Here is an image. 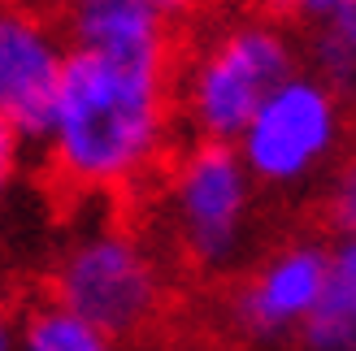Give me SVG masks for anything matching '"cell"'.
<instances>
[{"mask_svg": "<svg viewBox=\"0 0 356 351\" xmlns=\"http://www.w3.org/2000/svg\"><path fill=\"white\" fill-rule=\"evenodd\" d=\"M35 5H44V9H57V5H61V0H35Z\"/></svg>", "mask_w": 356, "mask_h": 351, "instance_id": "obj_18", "label": "cell"}, {"mask_svg": "<svg viewBox=\"0 0 356 351\" xmlns=\"http://www.w3.org/2000/svg\"><path fill=\"white\" fill-rule=\"evenodd\" d=\"M352 5V0H296V17H305V22H322V17H330L334 9H343Z\"/></svg>", "mask_w": 356, "mask_h": 351, "instance_id": "obj_15", "label": "cell"}, {"mask_svg": "<svg viewBox=\"0 0 356 351\" xmlns=\"http://www.w3.org/2000/svg\"><path fill=\"white\" fill-rule=\"evenodd\" d=\"M174 61L70 48L57 100L35 135L44 178L57 196L109 208L161 178L183 130Z\"/></svg>", "mask_w": 356, "mask_h": 351, "instance_id": "obj_1", "label": "cell"}, {"mask_svg": "<svg viewBox=\"0 0 356 351\" xmlns=\"http://www.w3.org/2000/svg\"><path fill=\"white\" fill-rule=\"evenodd\" d=\"M48 295L122 343L144 339L170 308V273L156 243L113 213L83 217L48 265Z\"/></svg>", "mask_w": 356, "mask_h": 351, "instance_id": "obj_4", "label": "cell"}, {"mask_svg": "<svg viewBox=\"0 0 356 351\" xmlns=\"http://www.w3.org/2000/svg\"><path fill=\"white\" fill-rule=\"evenodd\" d=\"M330 243L287 234L239 269L226 295V325L252 351H282L305 339L326 291Z\"/></svg>", "mask_w": 356, "mask_h": 351, "instance_id": "obj_6", "label": "cell"}, {"mask_svg": "<svg viewBox=\"0 0 356 351\" xmlns=\"http://www.w3.org/2000/svg\"><path fill=\"white\" fill-rule=\"evenodd\" d=\"M70 40L57 9L35 0H0V113L31 139L57 100Z\"/></svg>", "mask_w": 356, "mask_h": 351, "instance_id": "obj_7", "label": "cell"}, {"mask_svg": "<svg viewBox=\"0 0 356 351\" xmlns=\"http://www.w3.org/2000/svg\"><path fill=\"white\" fill-rule=\"evenodd\" d=\"M300 351H356V239L330 243L326 291L300 339Z\"/></svg>", "mask_w": 356, "mask_h": 351, "instance_id": "obj_9", "label": "cell"}, {"mask_svg": "<svg viewBox=\"0 0 356 351\" xmlns=\"http://www.w3.org/2000/svg\"><path fill=\"white\" fill-rule=\"evenodd\" d=\"M31 144L35 139L17 126V121H9L0 113V200H9L17 191V182H22L26 161H31Z\"/></svg>", "mask_w": 356, "mask_h": 351, "instance_id": "obj_13", "label": "cell"}, {"mask_svg": "<svg viewBox=\"0 0 356 351\" xmlns=\"http://www.w3.org/2000/svg\"><path fill=\"white\" fill-rule=\"evenodd\" d=\"M352 104L313 69L291 74L235 139L265 196H300L348 156Z\"/></svg>", "mask_w": 356, "mask_h": 351, "instance_id": "obj_5", "label": "cell"}, {"mask_svg": "<svg viewBox=\"0 0 356 351\" xmlns=\"http://www.w3.org/2000/svg\"><path fill=\"white\" fill-rule=\"evenodd\" d=\"M156 5H161L174 22L178 17H191V13H200V9H209V0H156Z\"/></svg>", "mask_w": 356, "mask_h": 351, "instance_id": "obj_16", "label": "cell"}, {"mask_svg": "<svg viewBox=\"0 0 356 351\" xmlns=\"http://www.w3.org/2000/svg\"><path fill=\"white\" fill-rule=\"evenodd\" d=\"M257 13H270V17H296V0H252Z\"/></svg>", "mask_w": 356, "mask_h": 351, "instance_id": "obj_17", "label": "cell"}, {"mask_svg": "<svg viewBox=\"0 0 356 351\" xmlns=\"http://www.w3.org/2000/svg\"><path fill=\"white\" fill-rule=\"evenodd\" d=\"M17 334H22V308L0 295V351H17Z\"/></svg>", "mask_w": 356, "mask_h": 351, "instance_id": "obj_14", "label": "cell"}, {"mask_svg": "<svg viewBox=\"0 0 356 351\" xmlns=\"http://www.w3.org/2000/svg\"><path fill=\"white\" fill-rule=\"evenodd\" d=\"M300 69L305 57L282 17L257 9L218 17L200 35H191V44L178 48V121L191 139L235 144L252 113Z\"/></svg>", "mask_w": 356, "mask_h": 351, "instance_id": "obj_2", "label": "cell"}, {"mask_svg": "<svg viewBox=\"0 0 356 351\" xmlns=\"http://www.w3.org/2000/svg\"><path fill=\"white\" fill-rule=\"evenodd\" d=\"M17 351H127V343L104 334L100 325L79 317L74 308L61 300H31L22 308V334H17Z\"/></svg>", "mask_w": 356, "mask_h": 351, "instance_id": "obj_10", "label": "cell"}, {"mask_svg": "<svg viewBox=\"0 0 356 351\" xmlns=\"http://www.w3.org/2000/svg\"><path fill=\"white\" fill-rule=\"evenodd\" d=\"M322 221L334 239H356V152H348L322 187Z\"/></svg>", "mask_w": 356, "mask_h": 351, "instance_id": "obj_12", "label": "cell"}, {"mask_svg": "<svg viewBox=\"0 0 356 351\" xmlns=\"http://www.w3.org/2000/svg\"><path fill=\"white\" fill-rule=\"evenodd\" d=\"M261 196L235 144L187 139L152 182V217L191 273L222 277L248 265L261 230Z\"/></svg>", "mask_w": 356, "mask_h": 351, "instance_id": "obj_3", "label": "cell"}, {"mask_svg": "<svg viewBox=\"0 0 356 351\" xmlns=\"http://www.w3.org/2000/svg\"><path fill=\"white\" fill-rule=\"evenodd\" d=\"M57 17L65 26L70 48L178 57L174 17L156 0H61Z\"/></svg>", "mask_w": 356, "mask_h": 351, "instance_id": "obj_8", "label": "cell"}, {"mask_svg": "<svg viewBox=\"0 0 356 351\" xmlns=\"http://www.w3.org/2000/svg\"><path fill=\"white\" fill-rule=\"evenodd\" d=\"M309 69L326 78L348 104L356 100V0L309 26Z\"/></svg>", "mask_w": 356, "mask_h": 351, "instance_id": "obj_11", "label": "cell"}]
</instances>
